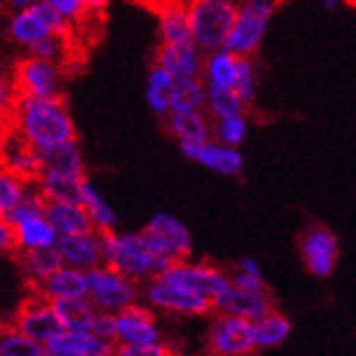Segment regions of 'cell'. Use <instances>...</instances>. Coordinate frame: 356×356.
I'll return each mask as SVG.
<instances>
[{"label": "cell", "mask_w": 356, "mask_h": 356, "mask_svg": "<svg viewBox=\"0 0 356 356\" xmlns=\"http://www.w3.org/2000/svg\"><path fill=\"white\" fill-rule=\"evenodd\" d=\"M343 3H346V0H322V7L326 11H337V9H341Z\"/></svg>", "instance_id": "681fc988"}, {"label": "cell", "mask_w": 356, "mask_h": 356, "mask_svg": "<svg viewBox=\"0 0 356 356\" xmlns=\"http://www.w3.org/2000/svg\"><path fill=\"white\" fill-rule=\"evenodd\" d=\"M248 104L237 94L235 87H216L207 85V113L213 120L230 118V115H241L245 113Z\"/></svg>", "instance_id": "1f68e13d"}, {"label": "cell", "mask_w": 356, "mask_h": 356, "mask_svg": "<svg viewBox=\"0 0 356 356\" xmlns=\"http://www.w3.org/2000/svg\"><path fill=\"white\" fill-rule=\"evenodd\" d=\"M57 248H59L65 265L79 267V270H85V272H89L92 267L104 263L102 235L98 233V230H94V233H85V235L59 237Z\"/></svg>", "instance_id": "ffe728a7"}, {"label": "cell", "mask_w": 356, "mask_h": 356, "mask_svg": "<svg viewBox=\"0 0 356 356\" xmlns=\"http://www.w3.org/2000/svg\"><path fill=\"white\" fill-rule=\"evenodd\" d=\"M40 291L48 300H79V298H89V278L85 270L72 265H61L55 274H50L46 280L31 287Z\"/></svg>", "instance_id": "d6986e66"}, {"label": "cell", "mask_w": 356, "mask_h": 356, "mask_svg": "<svg viewBox=\"0 0 356 356\" xmlns=\"http://www.w3.org/2000/svg\"><path fill=\"white\" fill-rule=\"evenodd\" d=\"M11 133L22 137L35 150L59 146L76 139L72 113L61 98H31L15 96L11 106Z\"/></svg>", "instance_id": "6da1fadb"}, {"label": "cell", "mask_w": 356, "mask_h": 356, "mask_svg": "<svg viewBox=\"0 0 356 356\" xmlns=\"http://www.w3.org/2000/svg\"><path fill=\"white\" fill-rule=\"evenodd\" d=\"M156 278L178 284V287H185L200 296H207L211 300H216L220 293H224L230 284H233L230 274H226L220 267L211 263H191L187 259L174 261L168 270Z\"/></svg>", "instance_id": "30bf717a"}, {"label": "cell", "mask_w": 356, "mask_h": 356, "mask_svg": "<svg viewBox=\"0 0 356 356\" xmlns=\"http://www.w3.org/2000/svg\"><path fill=\"white\" fill-rule=\"evenodd\" d=\"M3 170L24 181H35L40 174V150H35L22 137L11 133L3 144Z\"/></svg>", "instance_id": "603a6c76"}, {"label": "cell", "mask_w": 356, "mask_h": 356, "mask_svg": "<svg viewBox=\"0 0 356 356\" xmlns=\"http://www.w3.org/2000/svg\"><path fill=\"white\" fill-rule=\"evenodd\" d=\"M38 0H3V5H5V11L11 15V13H17V11H24L29 7H33Z\"/></svg>", "instance_id": "7dc6e473"}, {"label": "cell", "mask_w": 356, "mask_h": 356, "mask_svg": "<svg viewBox=\"0 0 356 356\" xmlns=\"http://www.w3.org/2000/svg\"><path fill=\"white\" fill-rule=\"evenodd\" d=\"M15 259H17V265H20V270L24 272V276H26L31 287L40 284L50 274H55L61 265H65V261H63V257H61L57 245H52V248H40V250L17 252Z\"/></svg>", "instance_id": "cb8c5ba5"}, {"label": "cell", "mask_w": 356, "mask_h": 356, "mask_svg": "<svg viewBox=\"0 0 356 356\" xmlns=\"http://www.w3.org/2000/svg\"><path fill=\"white\" fill-rule=\"evenodd\" d=\"M165 131L178 141V146L202 144V141L213 139V118L207 113V109L170 113L165 118Z\"/></svg>", "instance_id": "44dd1931"}, {"label": "cell", "mask_w": 356, "mask_h": 356, "mask_svg": "<svg viewBox=\"0 0 356 356\" xmlns=\"http://www.w3.org/2000/svg\"><path fill=\"white\" fill-rule=\"evenodd\" d=\"M291 332V322L282 313L272 311L270 315L261 317L254 322V334H257V346L259 350L267 348H278Z\"/></svg>", "instance_id": "d6a6232c"}, {"label": "cell", "mask_w": 356, "mask_h": 356, "mask_svg": "<svg viewBox=\"0 0 356 356\" xmlns=\"http://www.w3.org/2000/svg\"><path fill=\"white\" fill-rule=\"evenodd\" d=\"M141 233H144L148 245L156 254L170 259L172 263L189 259V254H191L189 228L168 211L154 213V216L146 222Z\"/></svg>", "instance_id": "7c38bea8"}, {"label": "cell", "mask_w": 356, "mask_h": 356, "mask_svg": "<svg viewBox=\"0 0 356 356\" xmlns=\"http://www.w3.org/2000/svg\"><path fill=\"white\" fill-rule=\"evenodd\" d=\"M239 3L241 0H191L187 5L193 42L202 52L224 48L235 26Z\"/></svg>", "instance_id": "3957f363"}, {"label": "cell", "mask_w": 356, "mask_h": 356, "mask_svg": "<svg viewBox=\"0 0 356 356\" xmlns=\"http://www.w3.org/2000/svg\"><path fill=\"white\" fill-rule=\"evenodd\" d=\"M146 305H150L156 311L185 315V317H198L213 313V300L207 296H200L195 291H189L178 284L165 282L161 278H152L144 287Z\"/></svg>", "instance_id": "8fae6325"}, {"label": "cell", "mask_w": 356, "mask_h": 356, "mask_svg": "<svg viewBox=\"0 0 356 356\" xmlns=\"http://www.w3.org/2000/svg\"><path fill=\"white\" fill-rule=\"evenodd\" d=\"M170 113L207 109V83L202 79H176L170 92Z\"/></svg>", "instance_id": "f546056e"}, {"label": "cell", "mask_w": 356, "mask_h": 356, "mask_svg": "<svg viewBox=\"0 0 356 356\" xmlns=\"http://www.w3.org/2000/svg\"><path fill=\"white\" fill-rule=\"evenodd\" d=\"M55 311L61 319V324L70 332H92L94 317L98 309L89 298H79V300H55Z\"/></svg>", "instance_id": "4316f807"}, {"label": "cell", "mask_w": 356, "mask_h": 356, "mask_svg": "<svg viewBox=\"0 0 356 356\" xmlns=\"http://www.w3.org/2000/svg\"><path fill=\"white\" fill-rule=\"evenodd\" d=\"M159 35L161 44H185L193 42L191 24L187 15V5H168L159 15Z\"/></svg>", "instance_id": "4dcf8cb0"}, {"label": "cell", "mask_w": 356, "mask_h": 356, "mask_svg": "<svg viewBox=\"0 0 356 356\" xmlns=\"http://www.w3.org/2000/svg\"><path fill=\"white\" fill-rule=\"evenodd\" d=\"M11 326L44 346L65 332L52 300L35 289H31V293L22 300V305L17 307Z\"/></svg>", "instance_id": "9c48e42d"}, {"label": "cell", "mask_w": 356, "mask_h": 356, "mask_svg": "<svg viewBox=\"0 0 356 356\" xmlns=\"http://www.w3.org/2000/svg\"><path fill=\"white\" fill-rule=\"evenodd\" d=\"M239 70V57L226 48H218L204 55L202 81L216 87H235Z\"/></svg>", "instance_id": "484cf974"}, {"label": "cell", "mask_w": 356, "mask_h": 356, "mask_svg": "<svg viewBox=\"0 0 356 356\" xmlns=\"http://www.w3.org/2000/svg\"><path fill=\"white\" fill-rule=\"evenodd\" d=\"M0 248H3V252L15 257L17 254V235H15V228L5 222V220H0Z\"/></svg>", "instance_id": "f6af8a7d"}, {"label": "cell", "mask_w": 356, "mask_h": 356, "mask_svg": "<svg viewBox=\"0 0 356 356\" xmlns=\"http://www.w3.org/2000/svg\"><path fill=\"white\" fill-rule=\"evenodd\" d=\"M13 96L31 98H61L63 96V74L61 67L40 57H24L13 67Z\"/></svg>", "instance_id": "ba28073f"}, {"label": "cell", "mask_w": 356, "mask_h": 356, "mask_svg": "<svg viewBox=\"0 0 356 356\" xmlns=\"http://www.w3.org/2000/svg\"><path fill=\"white\" fill-rule=\"evenodd\" d=\"M85 181V178H83ZM83 181L74 178H61V176H40L38 187L44 193L46 200H65V202H81V187Z\"/></svg>", "instance_id": "e575fe53"}, {"label": "cell", "mask_w": 356, "mask_h": 356, "mask_svg": "<svg viewBox=\"0 0 356 356\" xmlns=\"http://www.w3.org/2000/svg\"><path fill=\"white\" fill-rule=\"evenodd\" d=\"M40 176H61V178H74L83 181L85 176V156L79 139L63 141L59 146H52L40 150ZM35 178V181H38Z\"/></svg>", "instance_id": "2e32d148"}, {"label": "cell", "mask_w": 356, "mask_h": 356, "mask_svg": "<svg viewBox=\"0 0 356 356\" xmlns=\"http://www.w3.org/2000/svg\"><path fill=\"white\" fill-rule=\"evenodd\" d=\"M106 3H109V0H83L87 13H100L106 7Z\"/></svg>", "instance_id": "c3c4849f"}, {"label": "cell", "mask_w": 356, "mask_h": 356, "mask_svg": "<svg viewBox=\"0 0 356 356\" xmlns=\"http://www.w3.org/2000/svg\"><path fill=\"white\" fill-rule=\"evenodd\" d=\"M70 26L72 24L57 9H52L44 0H38L33 7L9 15L7 35L15 46L31 50L35 44L44 42L46 38H52V35L67 38Z\"/></svg>", "instance_id": "277c9868"}, {"label": "cell", "mask_w": 356, "mask_h": 356, "mask_svg": "<svg viewBox=\"0 0 356 356\" xmlns=\"http://www.w3.org/2000/svg\"><path fill=\"white\" fill-rule=\"evenodd\" d=\"M235 270H239V272H245V274H252V276H263V272H261L259 263H257L252 257H243V259H239V263H237Z\"/></svg>", "instance_id": "bcb514c9"}, {"label": "cell", "mask_w": 356, "mask_h": 356, "mask_svg": "<svg viewBox=\"0 0 356 356\" xmlns=\"http://www.w3.org/2000/svg\"><path fill=\"white\" fill-rule=\"evenodd\" d=\"M300 257L313 276L326 278L339 259V239L328 226L313 224L300 237Z\"/></svg>", "instance_id": "4fadbf2b"}, {"label": "cell", "mask_w": 356, "mask_h": 356, "mask_svg": "<svg viewBox=\"0 0 356 356\" xmlns=\"http://www.w3.org/2000/svg\"><path fill=\"white\" fill-rule=\"evenodd\" d=\"M174 76L168 72L163 65H159L152 61L148 67V76H146V104L150 106V111L154 115L168 118L170 115V92L174 85Z\"/></svg>", "instance_id": "83f0119b"}, {"label": "cell", "mask_w": 356, "mask_h": 356, "mask_svg": "<svg viewBox=\"0 0 356 356\" xmlns=\"http://www.w3.org/2000/svg\"><path fill=\"white\" fill-rule=\"evenodd\" d=\"M276 9V0H241L235 26L224 44L237 57H252L259 50Z\"/></svg>", "instance_id": "5b68a950"}, {"label": "cell", "mask_w": 356, "mask_h": 356, "mask_svg": "<svg viewBox=\"0 0 356 356\" xmlns=\"http://www.w3.org/2000/svg\"><path fill=\"white\" fill-rule=\"evenodd\" d=\"M118 356H176L168 343H118Z\"/></svg>", "instance_id": "60d3db41"}, {"label": "cell", "mask_w": 356, "mask_h": 356, "mask_svg": "<svg viewBox=\"0 0 356 356\" xmlns=\"http://www.w3.org/2000/svg\"><path fill=\"white\" fill-rule=\"evenodd\" d=\"M230 280H233L235 287H241V289H248V291H267L263 276H252V274L235 270L233 274H230Z\"/></svg>", "instance_id": "ee69618b"}, {"label": "cell", "mask_w": 356, "mask_h": 356, "mask_svg": "<svg viewBox=\"0 0 356 356\" xmlns=\"http://www.w3.org/2000/svg\"><path fill=\"white\" fill-rule=\"evenodd\" d=\"M44 3H48L52 9H57L70 24H79L87 15L83 0H44Z\"/></svg>", "instance_id": "7bdbcfd3"}, {"label": "cell", "mask_w": 356, "mask_h": 356, "mask_svg": "<svg viewBox=\"0 0 356 356\" xmlns=\"http://www.w3.org/2000/svg\"><path fill=\"white\" fill-rule=\"evenodd\" d=\"M29 183L31 181H24V178L3 170V174H0V216H5L15 204H20Z\"/></svg>", "instance_id": "8d00e7d4"}, {"label": "cell", "mask_w": 356, "mask_h": 356, "mask_svg": "<svg viewBox=\"0 0 356 356\" xmlns=\"http://www.w3.org/2000/svg\"><path fill=\"white\" fill-rule=\"evenodd\" d=\"M207 350L211 356H252L259 350L254 322L216 313L207 334Z\"/></svg>", "instance_id": "8992f818"}, {"label": "cell", "mask_w": 356, "mask_h": 356, "mask_svg": "<svg viewBox=\"0 0 356 356\" xmlns=\"http://www.w3.org/2000/svg\"><path fill=\"white\" fill-rule=\"evenodd\" d=\"M181 152L189 161L198 163L220 176H237L243 170V154L235 146H226L218 139H209L202 144H185Z\"/></svg>", "instance_id": "9a60e30c"}, {"label": "cell", "mask_w": 356, "mask_h": 356, "mask_svg": "<svg viewBox=\"0 0 356 356\" xmlns=\"http://www.w3.org/2000/svg\"><path fill=\"white\" fill-rule=\"evenodd\" d=\"M102 257L104 265L113 267L120 274L137 282H148L161 276L172 265L170 259L156 254L148 245L144 233H104L102 235Z\"/></svg>", "instance_id": "7a4b0ae2"}, {"label": "cell", "mask_w": 356, "mask_h": 356, "mask_svg": "<svg viewBox=\"0 0 356 356\" xmlns=\"http://www.w3.org/2000/svg\"><path fill=\"white\" fill-rule=\"evenodd\" d=\"M204 55L195 42L161 44L156 50L154 63L163 65L174 79H202Z\"/></svg>", "instance_id": "e0dca14e"}, {"label": "cell", "mask_w": 356, "mask_h": 356, "mask_svg": "<svg viewBox=\"0 0 356 356\" xmlns=\"http://www.w3.org/2000/svg\"><path fill=\"white\" fill-rule=\"evenodd\" d=\"M272 311H276V305L270 291H248L235 287V284H230L224 293L213 300V313L235 315L250 319V322H259L261 317L270 315Z\"/></svg>", "instance_id": "5bb4252c"}, {"label": "cell", "mask_w": 356, "mask_h": 356, "mask_svg": "<svg viewBox=\"0 0 356 356\" xmlns=\"http://www.w3.org/2000/svg\"><path fill=\"white\" fill-rule=\"evenodd\" d=\"M245 135H248V118H245V113L213 120V139L222 141V144H226V146L239 148L245 141Z\"/></svg>", "instance_id": "d590c367"}, {"label": "cell", "mask_w": 356, "mask_h": 356, "mask_svg": "<svg viewBox=\"0 0 356 356\" xmlns=\"http://www.w3.org/2000/svg\"><path fill=\"white\" fill-rule=\"evenodd\" d=\"M237 94L250 106L259 92V74L252 57H239V70H237V81H235Z\"/></svg>", "instance_id": "74e56055"}, {"label": "cell", "mask_w": 356, "mask_h": 356, "mask_svg": "<svg viewBox=\"0 0 356 356\" xmlns=\"http://www.w3.org/2000/svg\"><path fill=\"white\" fill-rule=\"evenodd\" d=\"M81 204L87 209L89 218H92L94 226L100 235L104 233H113V230H118V216L115 211L111 209V204L106 202L100 191L94 187V183L89 181V178H85L83 181V187H81Z\"/></svg>", "instance_id": "f1b7e54d"}, {"label": "cell", "mask_w": 356, "mask_h": 356, "mask_svg": "<svg viewBox=\"0 0 356 356\" xmlns=\"http://www.w3.org/2000/svg\"><path fill=\"white\" fill-rule=\"evenodd\" d=\"M0 356H46V346L9 324L0 337Z\"/></svg>", "instance_id": "836d02e7"}, {"label": "cell", "mask_w": 356, "mask_h": 356, "mask_svg": "<svg viewBox=\"0 0 356 356\" xmlns=\"http://www.w3.org/2000/svg\"><path fill=\"white\" fill-rule=\"evenodd\" d=\"M46 218L57 228L61 237L65 235H85L94 233L96 226L89 218L87 209L81 202H65V200H48L46 202Z\"/></svg>", "instance_id": "7402d4cb"}, {"label": "cell", "mask_w": 356, "mask_h": 356, "mask_svg": "<svg viewBox=\"0 0 356 356\" xmlns=\"http://www.w3.org/2000/svg\"><path fill=\"white\" fill-rule=\"evenodd\" d=\"M13 226V224H11ZM15 235H17V252L24 250H40V248H52L59 241L57 228L50 224V220L44 216H33L15 224Z\"/></svg>", "instance_id": "d4e9b609"}, {"label": "cell", "mask_w": 356, "mask_h": 356, "mask_svg": "<svg viewBox=\"0 0 356 356\" xmlns=\"http://www.w3.org/2000/svg\"><path fill=\"white\" fill-rule=\"evenodd\" d=\"M89 278V300L100 311L120 313L131 307L139 298V282L120 274L109 265H96L87 272Z\"/></svg>", "instance_id": "52a82bcc"}, {"label": "cell", "mask_w": 356, "mask_h": 356, "mask_svg": "<svg viewBox=\"0 0 356 356\" xmlns=\"http://www.w3.org/2000/svg\"><path fill=\"white\" fill-rule=\"evenodd\" d=\"M92 332L96 337H102V339L118 341V313L98 309V313L94 317V324H92Z\"/></svg>", "instance_id": "b9f144b4"}, {"label": "cell", "mask_w": 356, "mask_h": 356, "mask_svg": "<svg viewBox=\"0 0 356 356\" xmlns=\"http://www.w3.org/2000/svg\"><path fill=\"white\" fill-rule=\"evenodd\" d=\"M29 55L52 61V63L59 65L65 59V38H63V35H52V38H46L44 42L35 44L29 50Z\"/></svg>", "instance_id": "f35d334b"}, {"label": "cell", "mask_w": 356, "mask_h": 356, "mask_svg": "<svg viewBox=\"0 0 356 356\" xmlns=\"http://www.w3.org/2000/svg\"><path fill=\"white\" fill-rule=\"evenodd\" d=\"M46 356H87L81 348L79 332H61L57 339L46 343Z\"/></svg>", "instance_id": "ab89813d"}, {"label": "cell", "mask_w": 356, "mask_h": 356, "mask_svg": "<svg viewBox=\"0 0 356 356\" xmlns=\"http://www.w3.org/2000/svg\"><path fill=\"white\" fill-rule=\"evenodd\" d=\"M159 341V326L152 307L133 302L118 313V343H152Z\"/></svg>", "instance_id": "ac0fdd59"}]
</instances>
